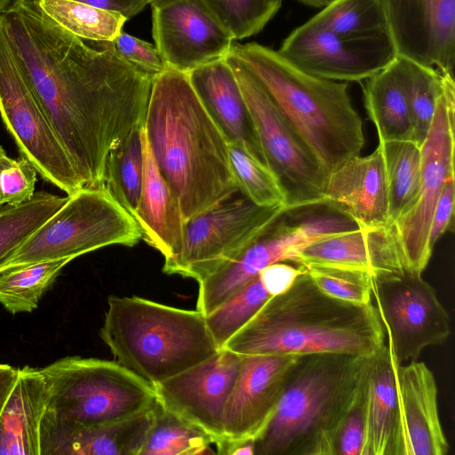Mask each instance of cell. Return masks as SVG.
Returning a JSON list of instances; mask_svg holds the SVG:
<instances>
[{
  "label": "cell",
  "instance_id": "cell-1",
  "mask_svg": "<svg viewBox=\"0 0 455 455\" xmlns=\"http://www.w3.org/2000/svg\"><path fill=\"white\" fill-rule=\"evenodd\" d=\"M0 25L83 188H102L109 153L144 124L154 76L122 59L113 42L88 46L39 0H19Z\"/></svg>",
  "mask_w": 455,
  "mask_h": 455
},
{
  "label": "cell",
  "instance_id": "cell-2",
  "mask_svg": "<svg viewBox=\"0 0 455 455\" xmlns=\"http://www.w3.org/2000/svg\"><path fill=\"white\" fill-rule=\"evenodd\" d=\"M143 130L186 221L238 191L229 142L197 96L188 73L166 68L153 77Z\"/></svg>",
  "mask_w": 455,
  "mask_h": 455
},
{
  "label": "cell",
  "instance_id": "cell-3",
  "mask_svg": "<svg viewBox=\"0 0 455 455\" xmlns=\"http://www.w3.org/2000/svg\"><path fill=\"white\" fill-rule=\"evenodd\" d=\"M373 303L356 305L321 291L305 268L223 346L241 356L339 353L370 356L385 343Z\"/></svg>",
  "mask_w": 455,
  "mask_h": 455
},
{
  "label": "cell",
  "instance_id": "cell-4",
  "mask_svg": "<svg viewBox=\"0 0 455 455\" xmlns=\"http://www.w3.org/2000/svg\"><path fill=\"white\" fill-rule=\"evenodd\" d=\"M230 53L257 78L328 174L360 155L363 124L347 82L309 75L256 43H233Z\"/></svg>",
  "mask_w": 455,
  "mask_h": 455
},
{
  "label": "cell",
  "instance_id": "cell-5",
  "mask_svg": "<svg viewBox=\"0 0 455 455\" xmlns=\"http://www.w3.org/2000/svg\"><path fill=\"white\" fill-rule=\"evenodd\" d=\"M369 356L300 355L254 455H333L340 424L363 382Z\"/></svg>",
  "mask_w": 455,
  "mask_h": 455
},
{
  "label": "cell",
  "instance_id": "cell-6",
  "mask_svg": "<svg viewBox=\"0 0 455 455\" xmlns=\"http://www.w3.org/2000/svg\"><path fill=\"white\" fill-rule=\"evenodd\" d=\"M100 337L116 362L155 386L220 349L205 315L138 296L108 298Z\"/></svg>",
  "mask_w": 455,
  "mask_h": 455
},
{
  "label": "cell",
  "instance_id": "cell-7",
  "mask_svg": "<svg viewBox=\"0 0 455 455\" xmlns=\"http://www.w3.org/2000/svg\"><path fill=\"white\" fill-rule=\"evenodd\" d=\"M40 369L49 387L47 411L74 423L120 421L156 402L154 387L116 361L71 355Z\"/></svg>",
  "mask_w": 455,
  "mask_h": 455
},
{
  "label": "cell",
  "instance_id": "cell-8",
  "mask_svg": "<svg viewBox=\"0 0 455 455\" xmlns=\"http://www.w3.org/2000/svg\"><path fill=\"white\" fill-rule=\"evenodd\" d=\"M142 238L134 218L102 188H83L0 262V273L44 260L71 259Z\"/></svg>",
  "mask_w": 455,
  "mask_h": 455
},
{
  "label": "cell",
  "instance_id": "cell-9",
  "mask_svg": "<svg viewBox=\"0 0 455 455\" xmlns=\"http://www.w3.org/2000/svg\"><path fill=\"white\" fill-rule=\"evenodd\" d=\"M285 211L237 256L198 282L196 310L207 315L267 266L291 261L304 247L356 228L347 215L326 204Z\"/></svg>",
  "mask_w": 455,
  "mask_h": 455
},
{
  "label": "cell",
  "instance_id": "cell-10",
  "mask_svg": "<svg viewBox=\"0 0 455 455\" xmlns=\"http://www.w3.org/2000/svg\"><path fill=\"white\" fill-rule=\"evenodd\" d=\"M226 60L252 117L266 164L284 192L287 210L323 204L329 174L251 71L230 52Z\"/></svg>",
  "mask_w": 455,
  "mask_h": 455
},
{
  "label": "cell",
  "instance_id": "cell-11",
  "mask_svg": "<svg viewBox=\"0 0 455 455\" xmlns=\"http://www.w3.org/2000/svg\"><path fill=\"white\" fill-rule=\"evenodd\" d=\"M285 211L259 206L243 196L229 198L188 220L178 251L164 259L163 272L204 279L237 256Z\"/></svg>",
  "mask_w": 455,
  "mask_h": 455
},
{
  "label": "cell",
  "instance_id": "cell-12",
  "mask_svg": "<svg viewBox=\"0 0 455 455\" xmlns=\"http://www.w3.org/2000/svg\"><path fill=\"white\" fill-rule=\"evenodd\" d=\"M0 116L20 156L68 196L83 188L76 170L17 64L0 25Z\"/></svg>",
  "mask_w": 455,
  "mask_h": 455
},
{
  "label": "cell",
  "instance_id": "cell-13",
  "mask_svg": "<svg viewBox=\"0 0 455 455\" xmlns=\"http://www.w3.org/2000/svg\"><path fill=\"white\" fill-rule=\"evenodd\" d=\"M397 363L416 361L424 348L444 342L450 316L421 274L403 270L372 280V300Z\"/></svg>",
  "mask_w": 455,
  "mask_h": 455
},
{
  "label": "cell",
  "instance_id": "cell-14",
  "mask_svg": "<svg viewBox=\"0 0 455 455\" xmlns=\"http://www.w3.org/2000/svg\"><path fill=\"white\" fill-rule=\"evenodd\" d=\"M454 76L439 97L427 136L420 147L419 189L413 206L395 223L405 267L422 274L433 251L428 246L432 215L445 182L454 176Z\"/></svg>",
  "mask_w": 455,
  "mask_h": 455
},
{
  "label": "cell",
  "instance_id": "cell-15",
  "mask_svg": "<svg viewBox=\"0 0 455 455\" xmlns=\"http://www.w3.org/2000/svg\"><path fill=\"white\" fill-rule=\"evenodd\" d=\"M277 52L297 68L338 82L366 80L396 57L388 34L343 37L307 23L295 28Z\"/></svg>",
  "mask_w": 455,
  "mask_h": 455
},
{
  "label": "cell",
  "instance_id": "cell-16",
  "mask_svg": "<svg viewBox=\"0 0 455 455\" xmlns=\"http://www.w3.org/2000/svg\"><path fill=\"white\" fill-rule=\"evenodd\" d=\"M150 4L155 46L167 68L188 74L230 52L233 38L201 0Z\"/></svg>",
  "mask_w": 455,
  "mask_h": 455
},
{
  "label": "cell",
  "instance_id": "cell-17",
  "mask_svg": "<svg viewBox=\"0 0 455 455\" xmlns=\"http://www.w3.org/2000/svg\"><path fill=\"white\" fill-rule=\"evenodd\" d=\"M242 356L220 348L211 357L155 386L156 401L205 432L216 446L224 440L223 411Z\"/></svg>",
  "mask_w": 455,
  "mask_h": 455
},
{
  "label": "cell",
  "instance_id": "cell-18",
  "mask_svg": "<svg viewBox=\"0 0 455 455\" xmlns=\"http://www.w3.org/2000/svg\"><path fill=\"white\" fill-rule=\"evenodd\" d=\"M300 355L242 356L240 371L223 411L224 440L228 444L255 442L275 414L293 367Z\"/></svg>",
  "mask_w": 455,
  "mask_h": 455
},
{
  "label": "cell",
  "instance_id": "cell-19",
  "mask_svg": "<svg viewBox=\"0 0 455 455\" xmlns=\"http://www.w3.org/2000/svg\"><path fill=\"white\" fill-rule=\"evenodd\" d=\"M396 56L454 74L455 0H379Z\"/></svg>",
  "mask_w": 455,
  "mask_h": 455
},
{
  "label": "cell",
  "instance_id": "cell-20",
  "mask_svg": "<svg viewBox=\"0 0 455 455\" xmlns=\"http://www.w3.org/2000/svg\"><path fill=\"white\" fill-rule=\"evenodd\" d=\"M291 261L305 268L333 267L373 278L406 269L394 225L358 227L323 238L304 247Z\"/></svg>",
  "mask_w": 455,
  "mask_h": 455
},
{
  "label": "cell",
  "instance_id": "cell-21",
  "mask_svg": "<svg viewBox=\"0 0 455 455\" xmlns=\"http://www.w3.org/2000/svg\"><path fill=\"white\" fill-rule=\"evenodd\" d=\"M352 219L358 227L388 223V185L381 147L366 156L345 162L328 175L323 203Z\"/></svg>",
  "mask_w": 455,
  "mask_h": 455
},
{
  "label": "cell",
  "instance_id": "cell-22",
  "mask_svg": "<svg viewBox=\"0 0 455 455\" xmlns=\"http://www.w3.org/2000/svg\"><path fill=\"white\" fill-rule=\"evenodd\" d=\"M151 410L99 425L74 423L46 410L40 430V455H140Z\"/></svg>",
  "mask_w": 455,
  "mask_h": 455
},
{
  "label": "cell",
  "instance_id": "cell-23",
  "mask_svg": "<svg viewBox=\"0 0 455 455\" xmlns=\"http://www.w3.org/2000/svg\"><path fill=\"white\" fill-rule=\"evenodd\" d=\"M403 455H445L450 445L439 416L435 376L423 362L396 366Z\"/></svg>",
  "mask_w": 455,
  "mask_h": 455
},
{
  "label": "cell",
  "instance_id": "cell-24",
  "mask_svg": "<svg viewBox=\"0 0 455 455\" xmlns=\"http://www.w3.org/2000/svg\"><path fill=\"white\" fill-rule=\"evenodd\" d=\"M188 76L228 141L266 164L252 117L226 58L196 68Z\"/></svg>",
  "mask_w": 455,
  "mask_h": 455
},
{
  "label": "cell",
  "instance_id": "cell-25",
  "mask_svg": "<svg viewBox=\"0 0 455 455\" xmlns=\"http://www.w3.org/2000/svg\"><path fill=\"white\" fill-rule=\"evenodd\" d=\"M388 346L368 357L363 377L365 441L363 455H403L396 366Z\"/></svg>",
  "mask_w": 455,
  "mask_h": 455
},
{
  "label": "cell",
  "instance_id": "cell-26",
  "mask_svg": "<svg viewBox=\"0 0 455 455\" xmlns=\"http://www.w3.org/2000/svg\"><path fill=\"white\" fill-rule=\"evenodd\" d=\"M143 179L132 215L144 239L164 259L175 254L181 243L186 220L180 200L160 172L141 129Z\"/></svg>",
  "mask_w": 455,
  "mask_h": 455
},
{
  "label": "cell",
  "instance_id": "cell-27",
  "mask_svg": "<svg viewBox=\"0 0 455 455\" xmlns=\"http://www.w3.org/2000/svg\"><path fill=\"white\" fill-rule=\"evenodd\" d=\"M49 387L40 368H19L17 381L0 416V455H40L41 424Z\"/></svg>",
  "mask_w": 455,
  "mask_h": 455
},
{
  "label": "cell",
  "instance_id": "cell-28",
  "mask_svg": "<svg viewBox=\"0 0 455 455\" xmlns=\"http://www.w3.org/2000/svg\"><path fill=\"white\" fill-rule=\"evenodd\" d=\"M304 269L284 262L271 264L205 315L218 347L222 348L269 299L289 289Z\"/></svg>",
  "mask_w": 455,
  "mask_h": 455
},
{
  "label": "cell",
  "instance_id": "cell-29",
  "mask_svg": "<svg viewBox=\"0 0 455 455\" xmlns=\"http://www.w3.org/2000/svg\"><path fill=\"white\" fill-rule=\"evenodd\" d=\"M395 59L363 85L365 109L379 141L412 140L410 108Z\"/></svg>",
  "mask_w": 455,
  "mask_h": 455
},
{
  "label": "cell",
  "instance_id": "cell-30",
  "mask_svg": "<svg viewBox=\"0 0 455 455\" xmlns=\"http://www.w3.org/2000/svg\"><path fill=\"white\" fill-rule=\"evenodd\" d=\"M402 84L408 101L412 126V141L421 147L433 121L437 100L451 73L396 56Z\"/></svg>",
  "mask_w": 455,
  "mask_h": 455
},
{
  "label": "cell",
  "instance_id": "cell-31",
  "mask_svg": "<svg viewBox=\"0 0 455 455\" xmlns=\"http://www.w3.org/2000/svg\"><path fill=\"white\" fill-rule=\"evenodd\" d=\"M388 185V223H394L415 204L420 180V147L412 140L379 141Z\"/></svg>",
  "mask_w": 455,
  "mask_h": 455
},
{
  "label": "cell",
  "instance_id": "cell-32",
  "mask_svg": "<svg viewBox=\"0 0 455 455\" xmlns=\"http://www.w3.org/2000/svg\"><path fill=\"white\" fill-rule=\"evenodd\" d=\"M205 432L164 408L157 401L140 455H198L213 453Z\"/></svg>",
  "mask_w": 455,
  "mask_h": 455
},
{
  "label": "cell",
  "instance_id": "cell-33",
  "mask_svg": "<svg viewBox=\"0 0 455 455\" xmlns=\"http://www.w3.org/2000/svg\"><path fill=\"white\" fill-rule=\"evenodd\" d=\"M72 260H44L1 272L0 304L12 315L32 312Z\"/></svg>",
  "mask_w": 455,
  "mask_h": 455
},
{
  "label": "cell",
  "instance_id": "cell-34",
  "mask_svg": "<svg viewBox=\"0 0 455 455\" xmlns=\"http://www.w3.org/2000/svg\"><path fill=\"white\" fill-rule=\"evenodd\" d=\"M142 127L134 130L109 153L105 169L103 187L132 216L139 203L143 179Z\"/></svg>",
  "mask_w": 455,
  "mask_h": 455
},
{
  "label": "cell",
  "instance_id": "cell-35",
  "mask_svg": "<svg viewBox=\"0 0 455 455\" xmlns=\"http://www.w3.org/2000/svg\"><path fill=\"white\" fill-rule=\"evenodd\" d=\"M39 4L60 27L95 42H113L127 20L118 12L73 0H39Z\"/></svg>",
  "mask_w": 455,
  "mask_h": 455
},
{
  "label": "cell",
  "instance_id": "cell-36",
  "mask_svg": "<svg viewBox=\"0 0 455 455\" xmlns=\"http://www.w3.org/2000/svg\"><path fill=\"white\" fill-rule=\"evenodd\" d=\"M306 23L343 37L388 34L379 0H334Z\"/></svg>",
  "mask_w": 455,
  "mask_h": 455
},
{
  "label": "cell",
  "instance_id": "cell-37",
  "mask_svg": "<svg viewBox=\"0 0 455 455\" xmlns=\"http://www.w3.org/2000/svg\"><path fill=\"white\" fill-rule=\"evenodd\" d=\"M45 191L20 205L0 209V262L24 243L44 222L67 201Z\"/></svg>",
  "mask_w": 455,
  "mask_h": 455
},
{
  "label": "cell",
  "instance_id": "cell-38",
  "mask_svg": "<svg viewBox=\"0 0 455 455\" xmlns=\"http://www.w3.org/2000/svg\"><path fill=\"white\" fill-rule=\"evenodd\" d=\"M229 158L236 186L243 196L259 206H285L284 192L266 164L231 143Z\"/></svg>",
  "mask_w": 455,
  "mask_h": 455
},
{
  "label": "cell",
  "instance_id": "cell-39",
  "mask_svg": "<svg viewBox=\"0 0 455 455\" xmlns=\"http://www.w3.org/2000/svg\"><path fill=\"white\" fill-rule=\"evenodd\" d=\"M233 40L260 32L279 11L283 0H201Z\"/></svg>",
  "mask_w": 455,
  "mask_h": 455
},
{
  "label": "cell",
  "instance_id": "cell-40",
  "mask_svg": "<svg viewBox=\"0 0 455 455\" xmlns=\"http://www.w3.org/2000/svg\"><path fill=\"white\" fill-rule=\"evenodd\" d=\"M306 269L312 282L324 294L356 305L372 303L371 275L333 267H312Z\"/></svg>",
  "mask_w": 455,
  "mask_h": 455
},
{
  "label": "cell",
  "instance_id": "cell-41",
  "mask_svg": "<svg viewBox=\"0 0 455 455\" xmlns=\"http://www.w3.org/2000/svg\"><path fill=\"white\" fill-rule=\"evenodd\" d=\"M37 172L26 158L0 157V207L17 206L35 195Z\"/></svg>",
  "mask_w": 455,
  "mask_h": 455
},
{
  "label": "cell",
  "instance_id": "cell-42",
  "mask_svg": "<svg viewBox=\"0 0 455 455\" xmlns=\"http://www.w3.org/2000/svg\"><path fill=\"white\" fill-rule=\"evenodd\" d=\"M364 441L365 413L363 379L360 389L338 430L333 455H363Z\"/></svg>",
  "mask_w": 455,
  "mask_h": 455
},
{
  "label": "cell",
  "instance_id": "cell-43",
  "mask_svg": "<svg viewBox=\"0 0 455 455\" xmlns=\"http://www.w3.org/2000/svg\"><path fill=\"white\" fill-rule=\"evenodd\" d=\"M113 44L122 59L153 76L167 68L155 45L123 30L114 39Z\"/></svg>",
  "mask_w": 455,
  "mask_h": 455
},
{
  "label": "cell",
  "instance_id": "cell-44",
  "mask_svg": "<svg viewBox=\"0 0 455 455\" xmlns=\"http://www.w3.org/2000/svg\"><path fill=\"white\" fill-rule=\"evenodd\" d=\"M454 176H452L445 182L434 209L428 234V246L431 251L451 225L454 212Z\"/></svg>",
  "mask_w": 455,
  "mask_h": 455
},
{
  "label": "cell",
  "instance_id": "cell-45",
  "mask_svg": "<svg viewBox=\"0 0 455 455\" xmlns=\"http://www.w3.org/2000/svg\"><path fill=\"white\" fill-rule=\"evenodd\" d=\"M100 9L118 12L127 20L139 14L150 0H73Z\"/></svg>",
  "mask_w": 455,
  "mask_h": 455
},
{
  "label": "cell",
  "instance_id": "cell-46",
  "mask_svg": "<svg viewBox=\"0 0 455 455\" xmlns=\"http://www.w3.org/2000/svg\"><path fill=\"white\" fill-rule=\"evenodd\" d=\"M19 368L0 363V416L17 381Z\"/></svg>",
  "mask_w": 455,
  "mask_h": 455
},
{
  "label": "cell",
  "instance_id": "cell-47",
  "mask_svg": "<svg viewBox=\"0 0 455 455\" xmlns=\"http://www.w3.org/2000/svg\"><path fill=\"white\" fill-rule=\"evenodd\" d=\"M307 6L314 8H323L334 0H296Z\"/></svg>",
  "mask_w": 455,
  "mask_h": 455
},
{
  "label": "cell",
  "instance_id": "cell-48",
  "mask_svg": "<svg viewBox=\"0 0 455 455\" xmlns=\"http://www.w3.org/2000/svg\"><path fill=\"white\" fill-rule=\"evenodd\" d=\"M19 0H0V14L8 11Z\"/></svg>",
  "mask_w": 455,
  "mask_h": 455
},
{
  "label": "cell",
  "instance_id": "cell-49",
  "mask_svg": "<svg viewBox=\"0 0 455 455\" xmlns=\"http://www.w3.org/2000/svg\"><path fill=\"white\" fill-rule=\"evenodd\" d=\"M4 155H6V152H5V150L4 149V148L0 145V157H1L2 156H4ZM1 208H2V207H0V209H1Z\"/></svg>",
  "mask_w": 455,
  "mask_h": 455
},
{
  "label": "cell",
  "instance_id": "cell-50",
  "mask_svg": "<svg viewBox=\"0 0 455 455\" xmlns=\"http://www.w3.org/2000/svg\"><path fill=\"white\" fill-rule=\"evenodd\" d=\"M155 1H156V0H150V4H151L152 2H155Z\"/></svg>",
  "mask_w": 455,
  "mask_h": 455
}]
</instances>
